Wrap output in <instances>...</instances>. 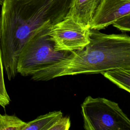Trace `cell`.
Wrapping results in <instances>:
<instances>
[{
  "mask_svg": "<svg viewBox=\"0 0 130 130\" xmlns=\"http://www.w3.org/2000/svg\"><path fill=\"white\" fill-rule=\"evenodd\" d=\"M116 70H130V36L105 34L90 29L89 43L50 66L41 75L39 81L67 75L103 74Z\"/></svg>",
  "mask_w": 130,
  "mask_h": 130,
  "instance_id": "7a4b0ae2",
  "label": "cell"
},
{
  "mask_svg": "<svg viewBox=\"0 0 130 130\" xmlns=\"http://www.w3.org/2000/svg\"><path fill=\"white\" fill-rule=\"evenodd\" d=\"M26 124L15 115L0 114V130H23Z\"/></svg>",
  "mask_w": 130,
  "mask_h": 130,
  "instance_id": "30bf717a",
  "label": "cell"
},
{
  "mask_svg": "<svg viewBox=\"0 0 130 130\" xmlns=\"http://www.w3.org/2000/svg\"><path fill=\"white\" fill-rule=\"evenodd\" d=\"M50 24L37 30L22 48L17 59V71L22 76H30L38 81L50 66L64 59L71 52L55 51L49 36Z\"/></svg>",
  "mask_w": 130,
  "mask_h": 130,
  "instance_id": "3957f363",
  "label": "cell"
},
{
  "mask_svg": "<svg viewBox=\"0 0 130 130\" xmlns=\"http://www.w3.org/2000/svg\"><path fill=\"white\" fill-rule=\"evenodd\" d=\"M62 117L60 111H54L40 115L26 122L23 130H49L53 125Z\"/></svg>",
  "mask_w": 130,
  "mask_h": 130,
  "instance_id": "ba28073f",
  "label": "cell"
},
{
  "mask_svg": "<svg viewBox=\"0 0 130 130\" xmlns=\"http://www.w3.org/2000/svg\"><path fill=\"white\" fill-rule=\"evenodd\" d=\"M112 25L122 31H130V14L118 20Z\"/></svg>",
  "mask_w": 130,
  "mask_h": 130,
  "instance_id": "7c38bea8",
  "label": "cell"
},
{
  "mask_svg": "<svg viewBox=\"0 0 130 130\" xmlns=\"http://www.w3.org/2000/svg\"><path fill=\"white\" fill-rule=\"evenodd\" d=\"M4 74V69L0 46V106L5 109L7 106L9 105L11 100L6 90Z\"/></svg>",
  "mask_w": 130,
  "mask_h": 130,
  "instance_id": "8fae6325",
  "label": "cell"
},
{
  "mask_svg": "<svg viewBox=\"0 0 130 130\" xmlns=\"http://www.w3.org/2000/svg\"><path fill=\"white\" fill-rule=\"evenodd\" d=\"M102 0H70L67 16L84 27L90 28L95 12Z\"/></svg>",
  "mask_w": 130,
  "mask_h": 130,
  "instance_id": "52a82bcc",
  "label": "cell"
},
{
  "mask_svg": "<svg viewBox=\"0 0 130 130\" xmlns=\"http://www.w3.org/2000/svg\"><path fill=\"white\" fill-rule=\"evenodd\" d=\"M130 14V0H102L92 18L90 29L101 30Z\"/></svg>",
  "mask_w": 130,
  "mask_h": 130,
  "instance_id": "8992f818",
  "label": "cell"
},
{
  "mask_svg": "<svg viewBox=\"0 0 130 130\" xmlns=\"http://www.w3.org/2000/svg\"><path fill=\"white\" fill-rule=\"evenodd\" d=\"M69 3L70 0H5L0 15V46L9 80L18 74V57L28 39L43 26L62 20Z\"/></svg>",
  "mask_w": 130,
  "mask_h": 130,
  "instance_id": "6da1fadb",
  "label": "cell"
},
{
  "mask_svg": "<svg viewBox=\"0 0 130 130\" xmlns=\"http://www.w3.org/2000/svg\"><path fill=\"white\" fill-rule=\"evenodd\" d=\"M103 75L118 87L130 93V70L109 71Z\"/></svg>",
  "mask_w": 130,
  "mask_h": 130,
  "instance_id": "9c48e42d",
  "label": "cell"
},
{
  "mask_svg": "<svg viewBox=\"0 0 130 130\" xmlns=\"http://www.w3.org/2000/svg\"><path fill=\"white\" fill-rule=\"evenodd\" d=\"M90 32V28L83 27L66 16L50 26L49 34L55 51L72 52L82 49L89 43Z\"/></svg>",
  "mask_w": 130,
  "mask_h": 130,
  "instance_id": "5b68a950",
  "label": "cell"
},
{
  "mask_svg": "<svg viewBox=\"0 0 130 130\" xmlns=\"http://www.w3.org/2000/svg\"><path fill=\"white\" fill-rule=\"evenodd\" d=\"M71 126V120L69 117H62L58 119L49 130H68Z\"/></svg>",
  "mask_w": 130,
  "mask_h": 130,
  "instance_id": "4fadbf2b",
  "label": "cell"
},
{
  "mask_svg": "<svg viewBox=\"0 0 130 130\" xmlns=\"http://www.w3.org/2000/svg\"><path fill=\"white\" fill-rule=\"evenodd\" d=\"M4 1H5V0H0V5H2L3 4Z\"/></svg>",
  "mask_w": 130,
  "mask_h": 130,
  "instance_id": "5bb4252c",
  "label": "cell"
},
{
  "mask_svg": "<svg viewBox=\"0 0 130 130\" xmlns=\"http://www.w3.org/2000/svg\"><path fill=\"white\" fill-rule=\"evenodd\" d=\"M81 113L86 130H130V119L117 103L106 98L87 96Z\"/></svg>",
  "mask_w": 130,
  "mask_h": 130,
  "instance_id": "277c9868",
  "label": "cell"
}]
</instances>
